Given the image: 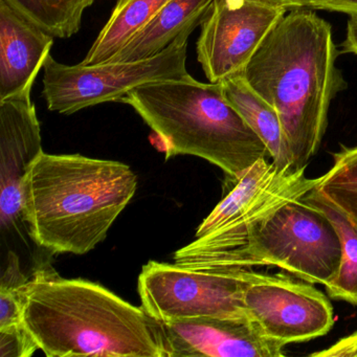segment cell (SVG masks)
<instances>
[{
    "mask_svg": "<svg viewBox=\"0 0 357 357\" xmlns=\"http://www.w3.org/2000/svg\"><path fill=\"white\" fill-rule=\"evenodd\" d=\"M22 324L50 357H165L162 321L100 284L66 279L50 263L22 290Z\"/></svg>",
    "mask_w": 357,
    "mask_h": 357,
    "instance_id": "obj_1",
    "label": "cell"
},
{
    "mask_svg": "<svg viewBox=\"0 0 357 357\" xmlns=\"http://www.w3.org/2000/svg\"><path fill=\"white\" fill-rule=\"evenodd\" d=\"M329 22L309 8L289 10L243 72L279 114L294 170L306 168L325 135L330 104L344 83Z\"/></svg>",
    "mask_w": 357,
    "mask_h": 357,
    "instance_id": "obj_2",
    "label": "cell"
},
{
    "mask_svg": "<svg viewBox=\"0 0 357 357\" xmlns=\"http://www.w3.org/2000/svg\"><path fill=\"white\" fill-rule=\"evenodd\" d=\"M137 187L123 162L43 152L24 181L22 217L40 248L87 254L106 239Z\"/></svg>",
    "mask_w": 357,
    "mask_h": 357,
    "instance_id": "obj_3",
    "label": "cell"
},
{
    "mask_svg": "<svg viewBox=\"0 0 357 357\" xmlns=\"http://www.w3.org/2000/svg\"><path fill=\"white\" fill-rule=\"evenodd\" d=\"M131 106L160 137L166 160L204 158L233 179L261 158L271 160L266 145L223 95L221 83L193 77L137 87L120 100Z\"/></svg>",
    "mask_w": 357,
    "mask_h": 357,
    "instance_id": "obj_4",
    "label": "cell"
},
{
    "mask_svg": "<svg viewBox=\"0 0 357 357\" xmlns=\"http://www.w3.org/2000/svg\"><path fill=\"white\" fill-rule=\"evenodd\" d=\"M342 256V241L333 223L300 198L257 223L239 248L191 268L278 267L308 283L326 286L337 275Z\"/></svg>",
    "mask_w": 357,
    "mask_h": 357,
    "instance_id": "obj_5",
    "label": "cell"
},
{
    "mask_svg": "<svg viewBox=\"0 0 357 357\" xmlns=\"http://www.w3.org/2000/svg\"><path fill=\"white\" fill-rule=\"evenodd\" d=\"M200 24H192L158 55L137 61L66 66L50 54L43 66V97L47 108L70 116L91 106L120 102L133 89L148 83L190 78L188 40Z\"/></svg>",
    "mask_w": 357,
    "mask_h": 357,
    "instance_id": "obj_6",
    "label": "cell"
},
{
    "mask_svg": "<svg viewBox=\"0 0 357 357\" xmlns=\"http://www.w3.org/2000/svg\"><path fill=\"white\" fill-rule=\"evenodd\" d=\"M252 268L199 271L175 263L144 265L137 291L144 310L162 323L192 317H244Z\"/></svg>",
    "mask_w": 357,
    "mask_h": 357,
    "instance_id": "obj_7",
    "label": "cell"
},
{
    "mask_svg": "<svg viewBox=\"0 0 357 357\" xmlns=\"http://www.w3.org/2000/svg\"><path fill=\"white\" fill-rule=\"evenodd\" d=\"M287 12L260 0H245L238 6L229 0H213L196 43L197 60L208 82L220 83L243 74Z\"/></svg>",
    "mask_w": 357,
    "mask_h": 357,
    "instance_id": "obj_8",
    "label": "cell"
},
{
    "mask_svg": "<svg viewBox=\"0 0 357 357\" xmlns=\"http://www.w3.org/2000/svg\"><path fill=\"white\" fill-rule=\"evenodd\" d=\"M243 306L266 337L285 346L325 335L333 327L327 296L287 275L257 273L244 289Z\"/></svg>",
    "mask_w": 357,
    "mask_h": 357,
    "instance_id": "obj_9",
    "label": "cell"
},
{
    "mask_svg": "<svg viewBox=\"0 0 357 357\" xmlns=\"http://www.w3.org/2000/svg\"><path fill=\"white\" fill-rule=\"evenodd\" d=\"M33 86L0 100V223L10 229L22 216V185L43 153L40 123L31 99Z\"/></svg>",
    "mask_w": 357,
    "mask_h": 357,
    "instance_id": "obj_10",
    "label": "cell"
},
{
    "mask_svg": "<svg viewBox=\"0 0 357 357\" xmlns=\"http://www.w3.org/2000/svg\"><path fill=\"white\" fill-rule=\"evenodd\" d=\"M165 357H282L285 344L244 317H192L162 323Z\"/></svg>",
    "mask_w": 357,
    "mask_h": 357,
    "instance_id": "obj_11",
    "label": "cell"
},
{
    "mask_svg": "<svg viewBox=\"0 0 357 357\" xmlns=\"http://www.w3.org/2000/svg\"><path fill=\"white\" fill-rule=\"evenodd\" d=\"M54 37L0 0V100L34 86Z\"/></svg>",
    "mask_w": 357,
    "mask_h": 357,
    "instance_id": "obj_12",
    "label": "cell"
},
{
    "mask_svg": "<svg viewBox=\"0 0 357 357\" xmlns=\"http://www.w3.org/2000/svg\"><path fill=\"white\" fill-rule=\"evenodd\" d=\"M305 169L290 172L271 193L235 220L208 235L196 238L177 250L174 254L175 263L191 268L208 259L239 248L257 223L287 202L300 199L314 189L317 178H307Z\"/></svg>",
    "mask_w": 357,
    "mask_h": 357,
    "instance_id": "obj_13",
    "label": "cell"
},
{
    "mask_svg": "<svg viewBox=\"0 0 357 357\" xmlns=\"http://www.w3.org/2000/svg\"><path fill=\"white\" fill-rule=\"evenodd\" d=\"M212 3L213 0H171L107 62L137 61L158 55L192 24H202Z\"/></svg>",
    "mask_w": 357,
    "mask_h": 357,
    "instance_id": "obj_14",
    "label": "cell"
},
{
    "mask_svg": "<svg viewBox=\"0 0 357 357\" xmlns=\"http://www.w3.org/2000/svg\"><path fill=\"white\" fill-rule=\"evenodd\" d=\"M220 83L225 99L266 145L273 164L280 170L294 171L291 154L275 108L250 86L243 74Z\"/></svg>",
    "mask_w": 357,
    "mask_h": 357,
    "instance_id": "obj_15",
    "label": "cell"
},
{
    "mask_svg": "<svg viewBox=\"0 0 357 357\" xmlns=\"http://www.w3.org/2000/svg\"><path fill=\"white\" fill-rule=\"evenodd\" d=\"M290 172L280 170L273 160H257L241 176L234 179V187L202 221L195 237L208 235L235 220L271 193Z\"/></svg>",
    "mask_w": 357,
    "mask_h": 357,
    "instance_id": "obj_16",
    "label": "cell"
},
{
    "mask_svg": "<svg viewBox=\"0 0 357 357\" xmlns=\"http://www.w3.org/2000/svg\"><path fill=\"white\" fill-rule=\"evenodd\" d=\"M171 0H118L109 20L81 62L97 66L119 53Z\"/></svg>",
    "mask_w": 357,
    "mask_h": 357,
    "instance_id": "obj_17",
    "label": "cell"
},
{
    "mask_svg": "<svg viewBox=\"0 0 357 357\" xmlns=\"http://www.w3.org/2000/svg\"><path fill=\"white\" fill-rule=\"evenodd\" d=\"M302 198L307 204L319 208L330 219L342 241V263L337 275L325 286L328 296L357 306L356 227L337 206H334L315 188Z\"/></svg>",
    "mask_w": 357,
    "mask_h": 357,
    "instance_id": "obj_18",
    "label": "cell"
},
{
    "mask_svg": "<svg viewBox=\"0 0 357 357\" xmlns=\"http://www.w3.org/2000/svg\"><path fill=\"white\" fill-rule=\"evenodd\" d=\"M12 8L54 38L68 39L80 31L85 10L96 0H6Z\"/></svg>",
    "mask_w": 357,
    "mask_h": 357,
    "instance_id": "obj_19",
    "label": "cell"
},
{
    "mask_svg": "<svg viewBox=\"0 0 357 357\" xmlns=\"http://www.w3.org/2000/svg\"><path fill=\"white\" fill-rule=\"evenodd\" d=\"M332 168L317 178L319 190L357 229V146L334 154Z\"/></svg>",
    "mask_w": 357,
    "mask_h": 357,
    "instance_id": "obj_20",
    "label": "cell"
},
{
    "mask_svg": "<svg viewBox=\"0 0 357 357\" xmlns=\"http://www.w3.org/2000/svg\"><path fill=\"white\" fill-rule=\"evenodd\" d=\"M8 266L0 284V329L22 324V290L28 278L20 269V259L9 252Z\"/></svg>",
    "mask_w": 357,
    "mask_h": 357,
    "instance_id": "obj_21",
    "label": "cell"
},
{
    "mask_svg": "<svg viewBox=\"0 0 357 357\" xmlns=\"http://www.w3.org/2000/svg\"><path fill=\"white\" fill-rule=\"evenodd\" d=\"M37 349L24 325L0 329V357H30Z\"/></svg>",
    "mask_w": 357,
    "mask_h": 357,
    "instance_id": "obj_22",
    "label": "cell"
},
{
    "mask_svg": "<svg viewBox=\"0 0 357 357\" xmlns=\"http://www.w3.org/2000/svg\"><path fill=\"white\" fill-rule=\"evenodd\" d=\"M310 356L357 357V332L342 338L326 350L312 353Z\"/></svg>",
    "mask_w": 357,
    "mask_h": 357,
    "instance_id": "obj_23",
    "label": "cell"
},
{
    "mask_svg": "<svg viewBox=\"0 0 357 357\" xmlns=\"http://www.w3.org/2000/svg\"><path fill=\"white\" fill-rule=\"evenodd\" d=\"M310 9L357 16V0H310Z\"/></svg>",
    "mask_w": 357,
    "mask_h": 357,
    "instance_id": "obj_24",
    "label": "cell"
},
{
    "mask_svg": "<svg viewBox=\"0 0 357 357\" xmlns=\"http://www.w3.org/2000/svg\"><path fill=\"white\" fill-rule=\"evenodd\" d=\"M342 51L344 54L357 56V16H353L347 24L346 37L342 41Z\"/></svg>",
    "mask_w": 357,
    "mask_h": 357,
    "instance_id": "obj_25",
    "label": "cell"
},
{
    "mask_svg": "<svg viewBox=\"0 0 357 357\" xmlns=\"http://www.w3.org/2000/svg\"><path fill=\"white\" fill-rule=\"evenodd\" d=\"M260 1L277 6V7L285 8L288 11L292 9H300V8L310 9V0H260Z\"/></svg>",
    "mask_w": 357,
    "mask_h": 357,
    "instance_id": "obj_26",
    "label": "cell"
},
{
    "mask_svg": "<svg viewBox=\"0 0 357 357\" xmlns=\"http://www.w3.org/2000/svg\"><path fill=\"white\" fill-rule=\"evenodd\" d=\"M229 3H233V5H242V3L245 1V0H229Z\"/></svg>",
    "mask_w": 357,
    "mask_h": 357,
    "instance_id": "obj_27",
    "label": "cell"
}]
</instances>
